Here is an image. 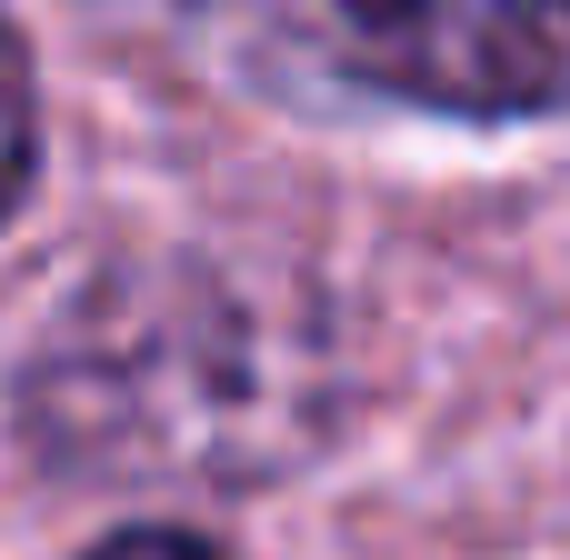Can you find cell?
<instances>
[{
	"instance_id": "obj_4",
	"label": "cell",
	"mask_w": 570,
	"mask_h": 560,
	"mask_svg": "<svg viewBox=\"0 0 570 560\" xmlns=\"http://www.w3.org/2000/svg\"><path fill=\"white\" fill-rule=\"evenodd\" d=\"M80 560H220L210 541H190V531H120V541H100V551Z\"/></svg>"
},
{
	"instance_id": "obj_2",
	"label": "cell",
	"mask_w": 570,
	"mask_h": 560,
	"mask_svg": "<svg viewBox=\"0 0 570 560\" xmlns=\"http://www.w3.org/2000/svg\"><path fill=\"white\" fill-rule=\"evenodd\" d=\"M190 20L291 110H570V0H190Z\"/></svg>"
},
{
	"instance_id": "obj_3",
	"label": "cell",
	"mask_w": 570,
	"mask_h": 560,
	"mask_svg": "<svg viewBox=\"0 0 570 560\" xmlns=\"http://www.w3.org/2000/svg\"><path fill=\"white\" fill-rule=\"evenodd\" d=\"M30 190V70H20V40L0 20V220L20 210Z\"/></svg>"
},
{
	"instance_id": "obj_1",
	"label": "cell",
	"mask_w": 570,
	"mask_h": 560,
	"mask_svg": "<svg viewBox=\"0 0 570 560\" xmlns=\"http://www.w3.org/2000/svg\"><path fill=\"white\" fill-rule=\"evenodd\" d=\"M331 361L291 301L230 271H110L30 361L20 421L100 481H271L331 431Z\"/></svg>"
}]
</instances>
